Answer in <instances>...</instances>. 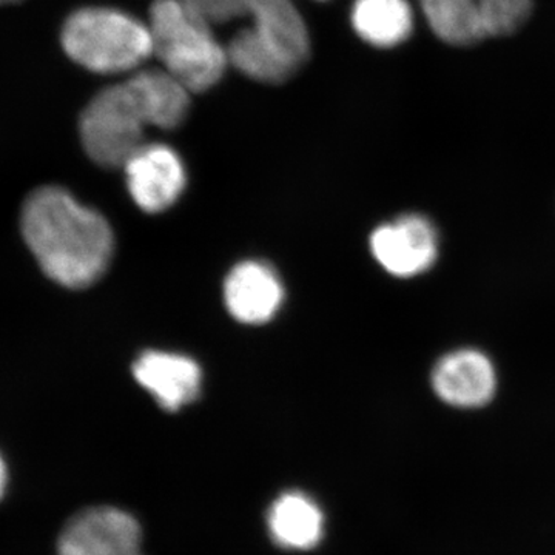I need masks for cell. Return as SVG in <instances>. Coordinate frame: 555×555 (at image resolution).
Returning a JSON list of instances; mask_svg holds the SVG:
<instances>
[{
    "label": "cell",
    "instance_id": "16",
    "mask_svg": "<svg viewBox=\"0 0 555 555\" xmlns=\"http://www.w3.org/2000/svg\"><path fill=\"white\" fill-rule=\"evenodd\" d=\"M181 2L211 28L246 17L244 0H181Z\"/></svg>",
    "mask_w": 555,
    "mask_h": 555
},
{
    "label": "cell",
    "instance_id": "7",
    "mask_svg": "<svg viewBox=\"0 0 555 555\" xmlns=\"http://www.w3.org/2000/svg\"><path fill=\"white\" fill-rule=\"evenodd\" d=\"M137 517L116 506H90L69 517L56 555H145Z\"/></svg>",
    "mask_w": 555,
    "mask_h": 555
},
{
    "label": "cell",
    "instance_id": "12",
    "mask_svg": "<svg viewBox=\"0 0 555 555\" xmlns=\"http://www.w3.org/2000/svg\"><path fill=\"white\" fill-rule=\"evenodd\" d=\"M225 306L233 318L247 324H261L275 315L283 302L280 278L268 264L241 262L229 273L224 286Z\"/></svg>",
    "mask_w": 555,
    "mask_h": 555
},
{
    "label": "cell",
    "instance_id": "8",
    "mask_svg": "<svg viewBox=\"0 0 555 555\" xmlns=\"http://www.w3.org/2000/svg\"><path fill=\"white\" fill-rule=\"evenodd\" d=\"M371 250L390 275H422L436 264L437 230L423 215H403L389 224L379 225L372 233Z\"/></svg>",
    "mask_w": 555,
    "mask_h": 555
},
{
    "label": "cell",
    "instance_id": "4",
    "mask_svg": "<svg viewBox=\"0 0 555 555\" xmlns=\"http://www.w3.org/2000/svg\"><path fill=\"white\" fill-rule=\"evenodd\" d=\"M65 53L94 73H126L153 54L149 25L113 9L75 11L62 28Z\"/></svg>",
    "mask_w": 555,
    "mask_h": 555
},
{
    "label": "cell",
    "instance_id": "15",
    "mask_svg": "<svg viewBox=\"0 0 555 555\" xmlns=\"http://www.w3.org/2000/svg\"><path fill=\"white\" fill-rule=\"evenodd\" d=\"M352 25L371 46L390 49L411 36L414 14L408 0H357Z\"/></svg>",
    "mask_w": 555,
    "mask_h": 555
},
{
    "label": "cell",
    "instance_id": "2",
    "mask_svg": "<svg viewBox=\"0 0 555 555\" xmlns=\"http://www.w3.org/2000/svg\"><path fill=\"white\" fill-rule=\"evenodd\" d=\"M244 7L251 27L230 40V64L258 82H284L308 61L309 33L301 14L292 0H244Z\"/></svg>",
    "mask_w": 555,
    "mask_h": 555
},
{
    "label": "cell",
    "instance_id": "9",
    "mask_svg": "<svg viewBox=\"0 0 555 555\" xmlns=\"http://www.w3.org/2000/svg\"><path fill=\"white\" fill-rule=\"evenodd\" d=\"M130 195L149 214L167 210L185 189V169L175 150L144 144L124 167Z\"/></svg>",
    "mask_w": 555,
    "mask_h": 555
},
{
    "label": "cell",
    "instance_id": "14",
    "mask_svg": "<svg viewBox=\"0 0 555 555\" xmlns=\"http://www.w3.org/2000/svg\"><path fill=\"white\" fill-rule=\"evenodd\" d=\"M127 82L141 102L149 126L170 130L188 116L190 91L166 69H145Z\"/></svg>",
    "mask_w": 555,
    "mask_h": 555
},
{
    "label": "cell",
    "instance_id": "17",
    "mask_svg": "<svg viewBox=\"0 0 555 555\" xmlns=\"http://www.w3.org/2000/svg\"><path fill=\"white\" fill-rule=\"evenodd\" d=\"M7 483H9V473H7V465L0 455V499L5 494Z\"/></svg>",
    "mask_w": 555,
    "mask_h": 555
},
{
    "label": "cell",
    "instance_id": "10",
    "mask_svg": "<svg viewBox=\"0 0 555 555\" xmlns=\"http://www.w3.org/2000/svg\"><path fill=\"white\" fill-rule=\"evenodd\" d=\"M433 387L449 406H486L495 396L494 364L480 350H454L438 360L433 371Z\"/></svg>",
    "mask_w": 555,
    "mask_h": 555
},
{
    "label": "cell",
    "instance_id": "18",
    "mask_svg": "<svg viewBox=\"0 0 555 555\" xmlns=\"http://www.w3.org/2000/svg\"><path fill=\"white\" fill-rule=\"evenodd\" d=\"M20 2V0H0V5H7V3Z\"/></svg>",
    "mask_w": 555,
    "mask_h": 555
},
{
    "label": "cell",
    "instance_id": "3",
    "mask_svg": "<svg viewBox=\"0 0 555 555\" xmlns=\"http://www.w3.org/2000/svg\"><path fill=\"white\" fill-rule=\"evenodd\" d=\"M153 54L190 93L217 86L230 64L214 28L181 0H155L150 10Z\"/></svg>",
    "mask_w": 555,
    "mask_h": 555
},
{
    "label": "cell",
    "instance_id": "5",
    "mask_svg": "<svg viewBox=\"0 0 555 555\" xmlns=\"http://www.w3.org/2000/svg\"><path fill=\"white\" fill-rule=\"evenodd\" d=\"M149 126L130 83L108 87L93 98L80 115L79 133L87 155L107 169H124L144 145Z\"/></svg>",
    "mask_w": 555,
    "mask_h": 555
},
{
    "label": "cell",
    "instance_id": "1",
    "mask_svg": "<svg viewBox=\"0 0 555 555\" xmlns=\"http://www.w3.org/2000/svg\"><path fill=\"white\" fill-rule=\"evenodd\" d=\"M21 225L40 268L61 286L89 287L108 268L115 247L108 222L67 190L33 192L22 208Z\"/></svg>",
    "mask_w": 555,
    "mask_h": 555
},
{
    "label": "cell",
    "instance_id": "13",
    "mask_svg": "<svg viewBox=\"0 0 555 555\" xmlns=\"http://www.w3.org/2000/svg\"><path fill=\"white\" fill-rule=\"evenodd\" d=\"M266 520L270 539L283 550L310 551L323 542L326 517L306 492H283L273 500Z\"/></svg>",
    "mask_w": 555,
    "mask_h": 555
},
{
    "label": "cell",
    "instance_id": "11",
    "mask_svg": "<svg viewBox=\"0 0 555 555\" xmlns=\"http://www.w3.org/2000/svg\"><path fill=\"white\" fill-rule=\"evenodd\" d=\"M134 378L158 401L175 412L196 400L201 387V369L195 361L177 353L150 350L133 366Z\"/></svg>",
    "mask_w": 555,
    "mask_h": 555
},
{
    "label": "cell",
    "instance_id": "6",
    "mask_svg": "<svg viewBox=\"0 0 555 555\" xmlns=\"http://www.w3.org/2000/svg\"><path fill=\"white\" fill-rule=\"evenodd\" d=\"M531 7L532 0H422L427 24L451 46L509 35L524 24Z\"/></svg>",
    "mask_w": 555,
    "mask_h": 555
}]
</instances>
